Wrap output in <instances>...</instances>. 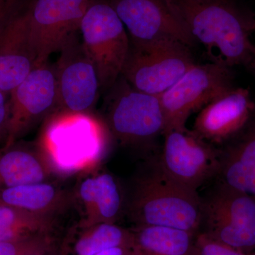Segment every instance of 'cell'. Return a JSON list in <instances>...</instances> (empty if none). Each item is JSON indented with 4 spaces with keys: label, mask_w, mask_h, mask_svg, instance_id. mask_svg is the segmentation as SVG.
Returning a JSON list of instances; mask_svg holds the SVG:
<instances>
[{
    "label": "cell",
    "mask_w": 255,
    "mask_h": 255,
    "mask_svg": "<svg viewBox=\"0 0 255 255\" xmlns=\"http://www.w3.org/2000/svg\"><path fill=\"white\" fill-rule=\"evenodd\" d=\"M9 120V94L0 91V146L4 145Z\"/></svg>",
    "instance_id": "d4e9b609"
},
{
    "label": "cell",
    "mask_w": 255,
    "mask_h": 255,
    "mask_svg": "<svg viewBox=\"0 0 255 255\" xmlns=\"http://www.w3.org/2000/svg\"><path fill=\"white\" fill-rule=\"evenodd\" d=\"M163 136V146L157 159L171 179L198 192L201 186L216 177L221 149L187 127L169 129Z\"/></svg>",
    "instance_id": "ba28073f"
},
{
    "label": "cell",
    "mask_w": 255,
    "mask_h": 255,
    "mask_svg": "<svg viewBox=\"0 0 255 255\" xmlns=\"http://www.w3.org/2000/svg\"><path fill=\"white\" fill-rule=\"evenodd\" d=\"M107 126L119 143L155 155L156 140L163 135L166 121L159 96L135 90L122 76L109 90Z\"/></svg>",
    "instance_id": "3957f363"
},
{
    "label": "cell",
    "mask_w": 255,
    "mask_h": 255,
    "mask_svg": "<svg viewBox=\"0 0 255 255\" xmlns=\"http://www.w3.org/2000/svg\"><path fill=\"white\" fill-rule=\"evenodd\" d=\"M31 0H0V38L10 24L27 9Z\"/></svg>",
    "instance_id": "cb8c5ba5"
},
{
    "label": "cell",
    "mask_w": 255,
    "mask_h": 255,
    "mask_svg": "<svg viewBox=\"0 0 255 255\" xmlns=\"http://www.w3.org/2000/svg\"><path fill=\"white\" fill-rule=\"evenodd\" d=\"M56 218L0 206V241L36 234H54Z\"/></svg>",
    "instance_id": "44dd1931"
},
{
    "label": "cell",
    "mask_w": 255,
    "mask_h": 255,
    "mask_svg": "<svg viewBox=\"0 0 255 255\" xmlns=\"http://www.w3.org/2000/svg\"><path fill=\"white\" fill-rule=\"evenodd\" d=\"M26 9L0 38V91L10 94L37 65L32 48Z\"/></svg>",
    "instance_id": "9a60e30c"
},
{
    "label": "cell",
    "mask_w": 255,
    "mask_h": 255,
    "mask_svg": "<svg viewBox=\"0 0 255 255\" xmlns=\"http://www.w3.org/2000/svg\"><path fill=\"white\" fill-rule=\"evenodd\" d=\"M73 201V193L53 181L0 189V206L54 217Z\"/></svg>",
    "instance_id": "ac0fdd59"
},
{
    "label": "cell",
    "mask_w": 255,
    "mask_h": 255,
    "mask_svg": "<svg viewBox=\"0 0 255 255\" xmlns=\"http://www.w3.org/2000/svg\"></svg>",
    "instance_id": "f546056e"
},
{
    "label": "cell",
    "mask_w": 255,
    "mask_h": 255,
    "mask_svg": "<svg viewBox=\"0 0 255 255\" xmlns=\"http://www.w3.org/2000/svg\"><path fill=\"white\" fill-rule=\"evenodd\" d=\"M255 111V104L249 90L234 87L199 111L192 130L215 145L226 144L247 127Z\"/></svg>",
    "instance_id": "4fadbf2b"
},
{
    "label": "cell",
    "mask_w": 255,
    "mask_h": 255,
    "mask_svg": "<svg viewBox=\"0 0 255 255\" xmlns=\"http://www.w3.org/2000/svg\"><path fill=\"white\" fill-rule=\"evenodd\" d=\"M248 255H255V250L254 251L252 252V253H249Z\"/></svg>",
    "instance_id": "83f0119b"
},
{
    "label": "cell",
    "mask_w": 255,
    "mask_h": 255,
    "mask_svg": "<svg viewBox=\"0 0 255 255\" xmlns=\"http://www.w3.org/2000/svg\"><path fill=\"white\" fill-rule=\"evenodd\" d=\"M217 182L255 197V117L221 149Z\"/></svg>",
    "instance_id": "2e32d148"
},
{
    "label": "cell",
    "mask_w": 255,
    "mask_h": 255,
    "mask_svg": "<svg viewBox=\"0 0 255 255\" xmlns=\"http://www.w3.org/2000/svg\"><path fill=\"white\" fill-rule=\"evenodd\" d=\"M94 0H31L26 10L28 36L37 65L60 52L80 31L82 18Z\"/></svg>",
    "instance_id": "30bf717a"
},
{
    "label": "cell",
    "mask_w": 255,
    "mask_h": 255,
    "mask_svg": "<svg viewBox=\"0 0 255 255\" xmlns=\"http://www.w3.org/2000/svg\"><path fill=\"white\" fill-rule=\"evenodd\" d=\"M253 72H254V73H255V68L254 69V70H253Z\"/></svg>",
    "instance_id": "f1b7e54d"
},
{
    "label": "cell",
    "mask_w": 255,
    "mask_h": 255,
    "mask_svg": "<svg viewBox=\"0 0 255 255\" xmlns=\"http://www.w3.org/2000/svg\"><path fill=\"white\" fill-rule=\"evenodd\" d=\"M28 255H60V246L55 242L53 244Z\"/></svg>",
    "instance_id": "4316f807"
},
{
    "label": "cell",
    "mask_w": 255,
    "mask_h": 255,
    "mask_svg": "<svg viewBox=\"0 0 255 255\" xmlns=\"http://www.w3.org/2000/svg\"><path fill=\"white\" fill-rule=\"evenodd\" d=\"M55 176L38 142L0 146V189L53 181Z\"/></svg>",
    "instance_id": "e0dca14e"
},
{
    "label": "cell",
    "mask_w": 255,
    "mask_h": 255,
    "mask_svg": "<svg viewBox=\"0 0 255 255\" xmlns=\"http://www.w3.org/2000/svg\"><path fill=\"white\" fill-rule=\"evenodd\" d=\"M194 255H248L199 233L196 235Z\"/></svg>",
    "instance_id": "603a6c76"
},
{
    "label": "cell",
    "mask_w": 255,
    "mask_h": 255,
    "mask_svg": "<svg viewBox=\"0 0 255 255\" xmlns=\"http://www.w3.org/2000/svg\"><path fill=\"white\" fill-rule=\"evenodd\" d=\"M55 64L58 106L63 114H85L93 110L101 91L98 74L78 33L60 51Z\"/></svg>",
    "instance_id": "7c38bea8"
},
{
    "label": "cell",
    "mask_w": 255,
    "mask_h": 255,
    "mask_svg": "<svg viewBox=\"0 0 255 255\" xmlns=\"http://www.w3.org/2000/svg\"><path fill=\"white\" fill-rule=\"evenodd\" d=\"M130 228L133 233L135 255H194L197 234L164 226Z\"/></svg>",
    "instance_id": "ffe728a7"
},
{
    "label": "cell",
    "mask_w": 255,
    "mask_h": 255,
    "mask_svg": "<svg viewBox=\"0 0 255 255\" xmlns=\"http://www.w3.org/2000/svg\"><path fill=\"white\" fill-rule=\"evenodd\" d=\"M234 87L232 68L211 62L194 64L159 96L165 117L164 132L186 127L191 114Z\"/></svg>",
    "instance_id": "52a82bcc"
},
{
    "label": "cell",
    "mask_w": 255,
    "mask_h": 255,
    "mask_svg": "<svg viewBox=\"0 0 255 255\" xmlns=\"http://www.w3.org/2000/svg\"><path fill=\"white\" fill-rule=\"evenodd\" d=\"M95 255H135L132 247H118L111 248L97 253Z\"/></svg>",
    "instance_id": "484cf974"
},
{
    "label": "cell",
    "mask_w": 255,
    "mask_h": 255,
    "mask_svg": "<svg viewBox=\"0 0 255 255\" xmlns=\"http://www.w3.org/2000/svg\"><path fill=\"white\" fill-rule=\"evenodd\" d=\"M131 228L117 223H101L81 227L77 225L60 246V255H95L118 247L133 246Z\"/></svg>",
    "instance_id": "d6986e66"
},
{
    "label": "cell",
    "mask_w": 255,
    "mask_h": 255,
    "mask_svg": "<svg viewBox=\"0 0 255 255\" xmlns=\"http://www.w3.org/2000/svg\"><path fill=\"white\" fill-rule=\"evenodd\" d=\"M55 65L38 64L9 94V120L3 147L14 145L58 108Z\"/></svg>",
    "instance_id": "8fae6325"
},
{
    "label": "cell",
    "mask_w": 255,
    "mask_h": 255,
    "mask_svg": "<svg viewBox=\"0 0 255 255\" xmlns=\"http://www.w3.org/2000/svg\"><path fill=\"white\" fill-rule=\"evenodd\" d=\"M127 29L130 44L160 41L197 43L173 0H109Z\"/></svg>",
    "instance_id": "9c48e42d"
},
{
    "label": "cell",
    "mask_w": 255,
    "mask_h": 255,
    "mask_svg": "<svg viewBox=\"0 0 255 255\" xmlns=\"http://www.w3.org/2000/svg\"><path fill=\"white\" fill-rule=\"evenodd\" d=\"M83 46L95 65L101 91H109L122 75L130 38L109 0H94L80 23Z\"/></svg>",
    "instance_id": "277c9868"
},
{
    "label": "cell",
    "mask_w": 255,
    "mask_h": 255,
    "mask_svg": "<svg viewBox=\"0 0 255 255\" xmlns=\"http://www.w3.org/2000/svg\"><path fill=\"white\" fill-rule=\"evenodd\" d=\"M211 63L255 68V16L234 0H173Z\"/></svg>",
    "instance_id": "6da1fadb"
},
{
    "label": "cell",
    "mask_w": 255,
    "mask_h": 255,
    "mask_svg": "<svg viewBox=\"0 0 255 255\" xmlns=\"http://www.w3.org/2000/svg\"><path fill=\"white\" fill-rule=\"evenodd\" d=\"M201 198L200 232L246 254L255 251L254 196L217 182Z\"/></svg>",
    "instance_id": "5b68a950"
},
{
    "label": "cell",
    "mask_w": 255,
    "mask_h": 255,
    "mask_svg": "<svg viewBox=\"0 0 255 255\" xmlns=\"http://www.w3.org/2000/svg\"><path fill=\"white\" fill-rule=\"evenodd\" d=\"M125 215L133 226H164L198 234L202 222L201 198L168 177L157 162L147 157L127 193Z\"/></svg>",
    "instance_id": "7a4b0ae2"
},
{
    "label": "cell",
    "mask_w": 255,
    "mask_h": 255,
    "mask_svg": "<svg viewBox=\"0 0 255 255\" xmlns=\"http://www.w3.org/2000/svg\"><path fill=\"white\" fill-rule=\"evenodd\" d=\"M80 178L73 192L78 204L81 227L97 223H117L125 214L127 193L117 178L108 172H87Z\"/></svg>",
    "instance_id": "5bb4252c"
},
{
    "label": "cell",
    "mask_w": 255,
    "mask_h": 255,
    "mask_svg": "<svg viewBox=\"0 0 255 255\" xmlns=\"http://www.w3.org/2000/svg\"><path fill=\"white\" fill-rule=\"evenodd\" d=\"M196 64L189 46L174 41L130 44L122 75L133 88L162 95Z\"/></svg>",
    "instance_id": "8992f818"
},
{
    "label": "cell",
    "mask_w": 255,
    "mask_h": 255,
    "mask_svg": "<svg viewBox=\"0 0 255 255\" xmlns=\"http://www.w3.org/2000/svg\"><path fill=\"white\" fill-rule=\"evenodd\" d=\"M57 242L54 234H36L0 241V255H28Z\"/></svg>",
    "instance_id": "7402d4cb"
}]
</instances>
